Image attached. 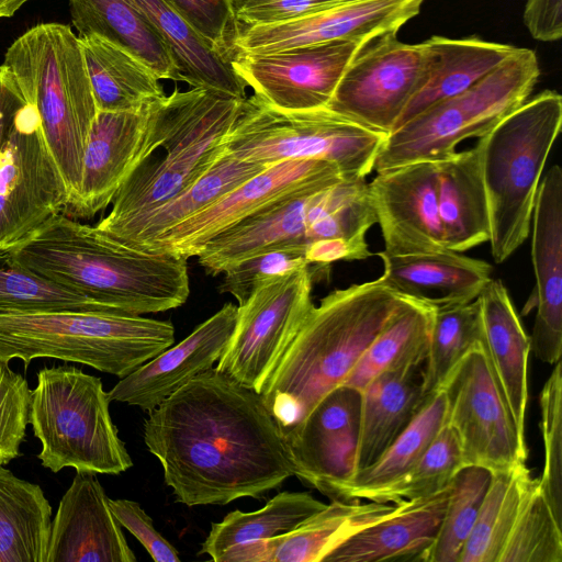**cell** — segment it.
Here are the masks:
<instances>
[{
  "label": "cell",
  "mask_w": 562,
  "mask_h": 562,
  "mask_svg": "<svg viewBox=\"0 0 562 562\" xmlns=\"http://www.w3.org/2000/svg\"><path fill=\"white\" fill-rule=\"evenodd\" d=\"M371 256L366 236L333 237L312 241L306 249L308 263L328 265L338 260H362Z\"/></svg>",
  "instance_id": "cell-51"
},
{
  "label": "cell",
  "mask_w": 562,
  "mask_h": 562,
  "mask_svg": "<svg viewBox=\"0 0 562 562\" xmlns=\"http://www.w3.org/2000/svg\"><path fill=\"white\" fill-rule=\"evenodd\" d=\"M237 306L226 303L198 325L177 345H171L128 375L109 392L111 401L138 406L148 413L196 375L218 361L235 327Z\"/></svg>",
  "instance_id": "cell-20"
},
{
  "label": "cell",
  "mask_w": 562,
  "mask_h": 562,
  "mask_svg": "<svg viewBox=\"0 0 562 562\" xmlns=\"http://www.w3.org/2000/svg\"><path fill=\"white\" fill-rule=\"evenodd\" d=\"M212 49L231 61L239 33L232 0H170Z\"/></svg>",
  "instance_id": "cell-48"
},
{
  "label": "cell",
  "mask_w": 562,
  "mask_h": 562,
  "mask_svg": "<svg viewBox=\"0 0 562 562\" xmlns=\"http://www.w3.org/2000/svg\"><path fill=\"white\" fill-rule=\"evenodd\" d=\"M50 528L41 486L0 464V562H46Z\"/></svg>",
  "instance_id": "cell-36"
},
{
  "label": "cell",
  "mask_w": 562,
  "mask_h": 562,
  "mask_svg": "<svg viewBox=\"0 0 562 562\" xmlns=\"http://www.w3.org/2000/svg\"><path fill=\"white\" fill-rule=\"evenodd\" d=\"M30 0H0V19L11 18Z\"/></svg>",
  "instance_id": "cell-54"
},
{
  "label": "cell",
  "mask_w": 562,
  "mask_h": 562,
  "mask_svg": "<svg viewBox=\"0 0 562 562\" xmlns=\"http://www.w3.org/2000/svg\"><path fill=\"white\" fill-rule=\"evenodd\" d=\"M168 321L101 312L0 315V360L36 358L87 364L124 378L173 345Z\"/></svg>",
  "instance_id": "cell-7"
},
{
  "label": "cell",
  "mask_w": 562,
  "mask_h": 562,
  "mask_svg": "<svg viewBox=\"0 0 562 562\" xmlns=\"http://www.w3.org/2000/svg\"><path fill=\"white\" fill-rule=\"evenodd\" d=\"M32 390L26 379L0 360V464L21 456L30 423Z\"/></svg>",
  "instance_id": "cell-47"
},
{
  "label": "cell",
  "mask_w": 562,
  "mask_h": 562,
  "mask_svg": "<svg viewBox=\"0 0 562 562\" xmlns=\"http://www.w3.org/2000/svg\"><path fill=\"white\" fill-rule=\"evenodd\" d=\"M423 43L430 56L429 78L409 101L395 128L431 104L463 92L517 48L476 37L452 40L432 36Z\"/></svg>",
  "instance_id": "cell-34"
},
{
  "label": "cell",
  "mask_w": 562,
  "mask_h": 562,
  "mask_svg": "<svg viewBox=\"0 0 562 562\" xmlns=\"http://www.w3.org/2000/svg\"><path fill=\"white\" fill-rule=\"evenodd\" d=\"M308 266L261 281L237 306L235 327L217 361V371L262 392L314 306L313 272Z\"/></svg>",
  "instance_id": "cell-11"
},
{
  "label": "cell",
  "mask_w": 562,
  "mask_h": 562,
  "mask_svg": "<svg viewBox=\"0 0 562 562\" xmlns=\"http://www.w3.org/2000/svg\"><path fill=\"white\" fill-rule=\"evenodd\" d=\"M99 378L72 366L45 367L32 391L30 424L44 468L56 473L120 474L133 465L109 411Z\"/></svg>",
  "instance_id": "cell-8"
},
{
  "label": "cell",
  "mask_w": 562,
  "mask_h": 562,
  "mask_svg": "<svg viewBox=\"0 0 562 562\" xmlns=\"http://www.w3.org/2000/svg\"><path fill=\"white\" fill-rule=\"evenodd\" d=\"M465 465L459 439L446 424L415 467L380 498L382 503L431 496L446 488Z\"/></svg>",
  "instance_id": "cell-44"
},
{
  "label": "cell",
  "mask_w": 562,
  "mask_h": 562,
  "mask_svg": "<svg viewBox=\"0 0 562 562\" xmlns=\"http://www.w3.org/2000/svg\"><path fill=\"white\" fill-rule=\"evenodd\" d=\"M447 412L445 390L429 394L415 418L390 447L369 467L335 486L329 498L380 502L381 496L419 461L447 424Z\"/></svg>",
  "instance_id": "cell-31"
},
{
  "label": "cell",
  "mask_w": 562,
  "mask_h": 562,
  "mask_svg": "<svg viewBox=\"0 0 562 562\" xmlns=\"http://www.w3.org/2000/svg\"><path fill=\"white\" fill-rule=\"evenodd\" d=\"M479 342L482 324L477 299L435 310L425 361L426 394L443 389L460 361Z\"/></svg>",
  "instance_id": "cell-40"
},
{
  "label": "cell",
  "mask_w": 562,
  "mask_h": 562,
  "mask_svg": "<svg viewBox=\"0 0 562 562\" xmlns=\"http://www.w3.org/2000/svg\"><path fill=\"white\" fill-rule=\"evenodd\" d=\"M400 503L333 499L295 528L269 539L232 547L227 562H324L325 558L361 529L380 521Z\"/></svg>",
  "instance_id": "cell-23"
},
{
  "label": "cell",
  "mask_w": 562,
  "mask_h": 562,
  "mask_svg": "<svg viewBox=\"0 0 562 562\" xmlns=\"http://www.w3.org/2000/svg\"><path fill=\"white\" fill-rule=\"evenodd\" d=\"M561 125L562 97L546 90L479 138L496 263L509 258L530 233L540 178Z\"/></svg>",
  "instance_id": "cell-6"
},
{
  "label": "cell",
  "mask_w": 562,
  "mask_h": 562,
  "mask_svg": "<svg viewBox=\"0 0 562 562\" xmlns=\"http://www.w3.org/2000/svg\"><path fill=\"white\" fill-rule=\"evenodd\" d=\"M389 256L446 250L438 211V166L416 161L378 172L368 183Z\"/></svg>",
  "instance_id": "cell-19"
},
{
  "label": "cell",
  "mask_w": 562,
  "mask_h": 562,
  "mask_svg": "<svg viewBox=\"0 0 562 562\" xmlns=\"http://www.w3.org/2000/svg\"><path fill=\"white\" fill-rule=\"evenodd\" d=\"M367 44L333 41L273 53H234L236 75L268 104L285 111L326 108L345 70Z\"/></svg>",
  "instance_id": "cell-16"
},
{
  "label": "cell",
  "mask_w": 562,
  "mask_h": 562,
  "mask_svg": "<svg viewBox=\"0 0 562 562\" xmlns=\"http://www.w3.org/2000/svg\"><path fill=\"white\" fill-rule=\"evenodd\" d=\"M531 260L536 319L531 351L554 364L562 353V169L552 166L539 183L532 213Z\"/></svg>",
  "instance_id": "cell-21"
},
{
  "label": "cell",
  "mask_w": 562,
  "mask_h": 562,
  "mask_svg": "<svg viewBox=\"0 0 562 562\" xmlns=\"http://www.w3.org/2000/svg\"><path fill=\"white\" fill-rule=\"evenodd\" d=\"M436 162L438 211L446 248L461 252L488 241L490 211L479 145Z\"/></svg>",
  "instance_id": "cell-30"
},
{
  "label": "cell",
  "mask_w": 562,
  "mask_h": 562,
  "mask_svg": "<svg viewBox=\"0 0 562 562\" xmlns=\"http://www.w3.org/2000/svg\"><path fill=\"white\" fill-rule=\"evenodd\" d=\"M27 104L12 72L0 66V150L3 147L13 125Z\"/></svg>",
  "instance_id": "cell-53"
},
{
  "label": "cell",
  "mask_w": 562,
  "mask_h": 562,
  "mask_svg": "<svg viewBox=\"0 0 562 562\" xmlns=\"http://www.w3.org/2000/svg\"><path fill=\"white\" fill-rule=\"evenodd\" d=\"M562 369L561 361L546 381L540 395V429L544 448L542 475L539 488L558 522L562 524Z\"/></svg>",
  "instance_id": "cell-45"
},
{
  "label": "cell",
  "mask_w": 562,
  "mask_h": 562,
  "mask_svg": "<svg viewBox=\"0 0 562 562\" xmlns=\"http://www.w3.org/2000/svg\"><path fill=\"white\" fill-rule=\"evenodd\" d=\"M524 23L533 38L558 41L562 36V0H528Z\"/></svg>",
  "instance_id": "cell-52"
},
{
  "label": "cell",
  "mask_w": 562,
  "mask_h": 562,
  "mask_svg": "<svg viewBox=\"0 0 562 562\" xmlns=\"http://www.w3.org/2000/svg\"><path fill=\"white\" fill-rule=\"evenodd\" d=\"M79 41L98 111L134 112L165 95L159 78L127 50L97 35Z\"/></svg>",
  "instance_id": "cell-35"
},
{
  "label": "cell",
  "mask_w": 562,
  "mask_h": 562,
  "mask_svg": "<svg viewBox=\"0 0 562 562\" xmlns=\"http://www.w3.org/2000/svg\"><path fill=\"white\" fill-rule=\"evenodd\" d=\"M347 0H232L240 25L289 22L328 9Z\"/></svg>",
  "instance_id": "cell-49"
},
{
  "label": "cell",
  "mask_w": 562,
  "mask_h": 562,
  "mask_svg": "<svg viewBox=\"0 0 562 562\" xmlns=\"http://www.w3.org/2000/svg\"><path fill=\"white\" fill-rule=\"evenodd\" d=\"M477 301L483 347L517 428L525 436L530 336L526 334L510 295L499 279H492Z\"/></svg>",
  "instance_id": "cell-27"
},
{
  "label": "cell",
  "mask_w": 562,
  "mask_h": 562,
  "mask_svg": "<svg viewBox=\"0 0 562 562\" xmlns=\"http://www.w3.org/2000/svg\"><path fill=\"white\" fill-rule=\"evenodd\" d=\"M147 105L134 112H97L83 153L79 193L64 214L90 218L112 203L143 140Z\"/></svg>",
  "instance_id": "cell-24"
},
{
  "label": "cell",
  "mask_w": 562,
  "mask_h": 562,
  "mask_svg": "<svg viewBox=\"0 0 562 562\" xmlns=\"http://www.w3.org/2000/svg\"><path fill=\"white\" fill-rule=\"evenodd\" d=\"M386 136L326 108L285 111L254 94L245 98L225 148L238 159L265 165L324 160L346 179H364L374 169Z\"/></svg>",
  "instance_id": "cell-10"
},
{
  "label": "cell",
  "mask_w": 562,
  "mask_h": 562,
  "mask_svg": "<svg viewBox=\"0 0 562 562\" xmlns=\"http://www.w3.org/2000/svg\"><path fill=\"white\" fill-rule=\"evenodd\" d=\"M69 201L40 117L27 103L0 150V256L64 213Z\"/></svg>",
  "instance_id": "cell-14"
},
{
  "label": "cell",
  "mask_w": 562,
  "mask_h": 562,
  "mask_svg": "<svg viewBox=\"0 0 562 562\" xmlns=\"http://www.w3.org/2000/svg\"><path fill=\"white\" fill-rule=\"evenodd\" d=\"M326 504L305 492H281L255 512L234 510L220 522L212 524L199 554L216 562L227 549L269 539L295 528Z\"/></svg>",
  "instance_id": "cell-38"
},
{
  "label": "cell",
  "mask_w": 562,
  "mask_h": 562,
  "mask_svg": "<svg viewBox=\"0 0 562 562\" xmlns=\"http://www.w3.org/2000/svg\"><path fill=\"white\" fill-rule=\"evenodd\" d=\"M2 65L40 117L70 192L69 206L79 193L83 153L98 112L79 37L66 24H37L11 44Z\"/></svg>",
  "instance_id": "cell-5"
},
{
  "label": "cell",
  "mask_w": 562,
  "mask_h": 562,
  "mask_svg": "<svg viewBox=\"0 0 562 562\" xmlns=\"http://www.w3.org/2000/svg\"><path fill=\"white\" fill-rule=\"evenodd\" d=\"M422 3L423 0H347L289 22L239 26L234 53H273L333 41L368 44L383 34L397 33L419 13Z\"/></svg>",
  "instance_id": "cell-18"
},
{
  "label": "cell",
  "mask_w": 562,
  "mask_h": 562,
  "mask_svg": "<svg viewBox=\"0 0 562 562\" xmlns=\"http://www.w3.org/2000/svg\"><path fill=\"white\" fill-rule=\"evenodd\" d=\"M533 50L516 48L463 92L436 102L387 134L376 172L416 161H440L471 137L481 138L527 101L538 77Z\"/></svg>",
  "instance_id": "cell-9"
},
{
  "label": "cell",
  "mask_w": 562,
  "mask_h": 562,
  "mask_svg": "<svg viewBox=\"0 0 562 562\" xmlns=\"http://www.w3.org/2000/svg\"><path fill=\"white\" fill-rule=\"evenodd\" d=\"M0 260L74 290L105 313L165 312L181 306L190 294L187 258L128 247L64 213Z\"/></svg>",
  "instance_id": "cell-2"
},
{
  "label": "cell",
  "mask_w": 562,
  "mask_h": 562,
  "mask_svg": "<svg viewBox=\"0 0 562 562\" xmlns=\"http://www.w3.org/2000/svg\"><path fill=\"white\" fill-rule=\"evenodd\" d=\"M80 36L97 35L127 50L159 79L181 81L166 43L131 0H68Z\"/></svg>",
  "instance_id": "cell-33"
},
{
  "label": "cell",
  "mask_w": 562,
  "mask_h": 562,
  "mask_svg": "<svg viewBox=\"0 0 562 562\" xmlns=\"http://www.w3.org/2000/svg\"><path fill=\"white\" fill-rule=\"evenodd\" d=\"M245 99L209 88L175 89L147 105L145 133L132 166L99 229L172 199L225 151Z\"/></svg>",
  "instance_id": "cell-4"
},
{
  "label": "cell",
  "mask_w": 562,
  "mask_h": 562,
  "mask_svg": "<svg viewBox=\"0 0 562 562\" xmlns=\"http://www.w3.org/2000/svg\"><path fill=\"white\" fill-rule=\"evenodd\" d=\"M491 475L484 468L467 465L451 481L445 514L427 562H459Z\"/></svg>",
  "instance_id": "cell-42"
},
{
  "label": "cell",
  "mask_w": 562,
  "mask_h": 562,
  "mask_svg": "<svg viewBox=\"0 0 562 562\" xmlns=\"http://www.w3.org/2000/svg\"><path fill=\"white\" fill-rule=\"evenodd\" d=\"M384 284L397 295L434 310L470 303L492 280L493 267L449 249L429 254L389 256L379 252Z\"/></svg>",
  "instance_id": "cell-25"
},
{
  "label": "cell",
  "mask_w": 562,
  "mask_h": 562,
  "mask_svg": "<svg viewBox=\"0 0 562 562\" xmlns=\"http://www.w3.org/2000/svg\"><path fill=\"white\" fill-rule=\"evenodd\" d=\"M427 397L425 362L381 373L361 390L356 472L369 467L390 447Z\"/></svg>",
  "instance_id": "cell-28"
},
{
  "label": "cell",
  "mask_w": 562,
  "mask_h": 562,
  "mask_svg": "<svg viewBox=\"0 0 562 562\" xmlns=\"http://www.w3.org/2000/svg\"><path fill=\"white\" fill-rule=\"evenodd\" d=\"M401 297L380 277L337 289L312 307L260 393L281 432L345 383Z\"/></svg>",
  "instance_id": "cell-3"
},
{
  "label": "cell",
  "mask_w": 562,
  "mask_h": 562,
  "mask_svg": "<svg viewBox=\"0 0 562 562\" xmlns=\"http://www.w3.org/2000/svg\"><path fill=\"white\" fill-rule=\"evenodd\" d=\"M497 562H562V524L558 522L538 479L530 482Z\"/></svg>",
  "instance_id": "cell-41"
},
{
  "label": "cell",
  "mask_w": 562,
  "mask_h": 562,
  "mask_svg": "<svg viewBox=\"0 0 562 562\" xmlns=\"http://www.w3.org/2000/svg\"><path fill=\"white\" fill-rule=\"evenodd\" d=\"M526 463L492 473L459 562H497L524 495L532 481Z\"/></svg>",
  "instance_id": "cell-39"
},
{
  "label": "cell",
  "mask_w": 562,
  "mask_h": 562,
  "mask_svg": "<svg viewBox=\"0 0 562 562\" xmlns=\"http://www.w3.org/2000/svg\"><path fill=\"white\" fill-rule=\"evenodd\" d=\"M268 166L238 159L225 148L204 175L172 199L135 217L102 229L95 228L123 245L138 249L154 237L207 207Z\"/></svg>",
  "instance_id": "cell-29"
},
{
  "label": "cell",
  "mask_w": 562,
  "mask_h": 562,
  "mask_svg": "<svg viewBox=\"0 0 562 562\" xmlns=\"http://www.w3.org/2000/svg\"><path fill=\"white\" fill-rule=\"evenodd\" d=\"M429 74L430 56L424 43L406 44L396 33L383 34L351 60L326 109L387 135Z\"/></svg>",
  "instance_id": "cell-13"
},
{
  "label": "cell",
  "mask_w": 562,
  "mask_h": 562,
  "mask_svg": "<svg viewBox=\"0 0 562 562\" xmlns=\"http://www.w3.org/2000/svg\"><path fill=\"white\" fill-rule=\"evenodd\" d=\"M110 508L120 522L146 549L156 562H179L177 549L157 531L153 519L137 502L109 498Z\"/></svg>",
  "instance_id": "cell-50"
},
{
  "label": "cell",
  "mask_w": 562,
  "mask_h": 562,
  "mask_svg": "<svg viewBox=\"0 0 562 562\" xmlns=\"http://www.w3.org/2000/svg\"><path fill=\"white\" fill-rule=\"evenodd\" d=\"M94 473L77 472L52 520L46 562H135Z\"/></svg>",
  "instance_id": "cell-22"
},
{
  "label": "cell",
  "mask_w": 562,
  "mask_h": 562,
  "mask_svg": "<svg viewBox=\"0 0 562 562\" xmlns=\"http://www.w3.org/2000/svg\"><path fill=\"white\" fill-rule=\"evenodd\" d=\"M361 391L339 385L282 432L294 475L330 496L356 472Z\"/></svg>",
  "instance_id": "cell-17"
},
{
  "label": "cell",
  "mask_w": 562,
  "mask_h": 562,
  "mask_svg": "<svg viewBox=\"0 0 562 562\" xmlns=\"http://www.w3.org/2000/svg\"><path fill=\"white\" fill-rule=\"evenodd\" d=\"M443 390L447 424L459 439L465 465L495 473L526 463V438L517 428L482 342L464 356Z\"/></svg>",
  "instance_id": "cell-12"
},
{
  "label": "cell",
  "mask_w": 562,
  "mask_h": 562,
  "mask_svg": "<svg viewBox=\"0 0 562 562\" xmlns=\"http://www.w3.org/2000/svg\"><path fill=\"white\" fill-rule=\"evenodd\" d=\"M169 48L180 79L245 99L246 85L231 61L210 47L170 0H131Z\"/></svg>",
  "instance_id": "cell-32"
},
{
  "label": "cell",
  "mask_w": 562,
  "mask_h": 562,
  "mask_svg": "<svg viewBox=\"0 0 562 562\" xmlns=\"http://www.w3.org/2000/svg\"><path fill=\"white\" fill-rule=\"evenodd\" d=\"M344 178L335 165L324 160L286 159L270 164L207 207L154 237L138 250L167 252L187 259L195 257L215 236L267 205L307 187Z\"/></svg>",
  "instance_id": "cell-15"
},
{
  "label": "cell",
  "mask_w": 562,
  "mask_h": 562,
  "mask_svg": "<svg viewBox=\"0 0 562 562\" xmlns=\"http://www.w3.org/2000/svg\"><path fill=\"white\" fill-rule=\"evenodd\" d=\"M66 311L105 313L90 299L46 278L18 267L0 269V315Z\"/></svg>",
  "instance_id": "cell-43"
},
{
  "label": "cell",
  "mask_w": 562,
  "mask_h": 562,
  "mask_svg": "<svg viewBox=\"0 0 562 562\" xmlns=\"http://www.w3.org/2000/svg\"><path fill=\"white\" fill-rule=\"evenodd\" d=\"M144 441L187 506L261 498L294 475L261 395L212 368L149 412Z\"/></svg>",
  "instance_id": "cell-1"
},
{
  "label": "cell",
  "mask_w": 562,
  "mask_h": 562,
  "mask_svg": "<svg viewBox=\"0 0 562 562\" xmlns=\"http://www.w3.org/2000/svg\"><path fill=\"white\" fill-rule=\"evenodd\" d=\"M449 486L431 496L401 502L394 514L355 533L324 562H427L445 514Z\"/></svg>",
  "instance_id": "cell-26"
},
{
  "label": "cell",
  "mask_w": 562,
  "mask_h": 562,
  "mask_svg": "<svg viewBox=\"0 0 562 562\" xmlns=\"http://www.w3.org/2000/svg\"><path fill=\"white\" fill-rule=\"evenodd\" d=\"M306 249L289 244L257 251L224 270L218 291L229 293L241 305L261 281L308 266Z\"/></svg>",
  "instance_id": "cell-46"
},
{
  "label": "cell",
  "mask_w": 562,
  "mask_h": 562,
  "mask_svg": "<svg viewBox=\"0 0 562 562\" xmlns=\"http://www.w3.org/2000/svg\"><path fill=\"white\" fill-rule=\"evenodd\" d=\"M435 310L405 296L368 347L345 385L362 390L381 373L426 361Z\"/></svg>",
  "instance_id": "cell-37"
}]
</instances>
